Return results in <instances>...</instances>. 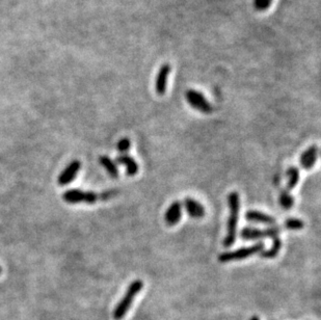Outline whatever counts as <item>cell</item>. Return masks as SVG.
Segmentation results:
<instances>
[{"label":"cell","instance_id":"5b68a950","mask_svg":"<svg viewBox=\"0 0 321 320\" xmlns=\"http://www.w3.org/2000/svg\"><path fill=\"white\" fill-rule=\"evenodd\" d=\"M281 233L278 227L267 228L265 230H259L257 228L245 227L240 232V236L243 240H256L261 238H276Z\"/></svg>","mask_w":321,"mask_h":320},{"label":"cell","instance_id":"9c48e42d","mask_svg":"<svg viewBox=\"0 0 321 320\" xmlns=\"http://www.w3.org/2000/svg\"><path fill=\"white\" fill-rule=\"evenodd\" d=\"M182 217V204L179 201H175L171 204V206L168 208L164 215L165 223L169 226H175L180 221H181Z\"/></svg>","mask_w":321,"mask_h":320},{"label":"cell","instance_id":"6da1fadb","mask_svg":"<svg viewBox=\"0 0 321 320\" xmlns=\"http://www.w3.org/2000/svg\"><path fill=\"white\" fill-rule=\"evenodd\" d=\"M228 203L230 208V215L227 227V235L224 240V247L230 248L234 245L237 236V225L239 221L240 211V198L235 191L228 196Z\"/></svg>","mask_w":321,"mask_h":320},{"label":"cell","instance_id":"7c38bea8","mask_svg":"<svg viewBox=\"0 0 321 320\" xmlns=\"http://www.w3.org/2000/svg\"><path fill=\"white\" fill-rule=\"evenodd\" d=\"M171 72V67L169 65H163L159 73L157 75V79H156V92L158 95H164L166 91V84H168V77L169 74Z\"/></svg>","mask_w":321,"mask_h":320},{"label":"cell","instance_id":"ac0fdd59","mask_svg":"<svg viewBox=\"0 0 321 320\" xmlns=\"http://www.w3.org/2000/svg\"><path fill=\"white\" fill-rule=\"evenodd\" d=\"M284 226L287 230H291V231H300V230H303L305 227V223L300 220V219H295V217H290V219H287L284 223Z\"/></svg>","mask_w":321,"mask_h":320},{"label":"cell","instance_id":"3957f363","mask_svg":"<svg viewBox=\"0 0 321 320\" xmlns=\"http://www.w3.org/2000/svg\"><path fill=\"white\" fill-rule=\"evenodd\" d=\"M264 250V243L258 242L254 246L248 248H241L233 252H226L218 256V261L221 263H227L232 261H239L252 257L256 254H260Z\"/></svg>","mask_w":321,"mask_h":320},{"label":"cell","instance_id":"7402d4cb","mask_svg":"<svg viewBox=\"0 0 321 320\" xmlns=\"http://www.w3.org/2000/svg\"><path fill=\"white\" fill-rule=\"evenodd\" d=\"M1 273H2V268H1V266H0V275H1Z\"/></svg>","mask_w":321,"mask_h":320},{"label":"cell","instance_id":"277c9868","mask_svg":"<svg viewBox=\"0 0 321 320\" xmlns=\"http://www.w3.org/2000/svg\"><path fill=\"white\" fill-rule=\"evenodd\" d=\"M62 199L69 204L85 203L88 205L95 204L100 200V195L93 191H82L80 189H70L62 195Z\"/></svg>","mask_w":321,"mask_h":320},{"label":"cell","instance_id":"ffe728a7","mask_svg":"<svg viewBox=\"0 0 321 320\" xmlns=\"http://www.w3.org/2000/svg\"><path fill=\"white\" fill-rule=\"evenodd\" d=\"M130 148H131V143H130V140L128 138H122L120 142L118 143V150L121 153H123V154H125L126 152L129 151Z\"/></svg>","mask_w":321,"mask_h":320},{"label":"cell","instance_id":"8992f818","mask_svg":"<svg viewBox=\"0 0 321 320\" xmlns=\"http://www.w3.org/2000/svg\"><path fill=\"white\" fill-rule=\"evenodd\" d=\"M186 100L188 104L194 107L195 109L200 110L203 113H210L212 112V106L208 102V100L204 97V95L195 89H189L186 92Z\"/></svg>","mask_w":321,"mask_h":320},{"label":"cell","instance_id":"52a82bcc","mask_svg":"<svg viewBox=\"0 0 321 320\" xmlns=\"http://www.w3.org/2000/svg\"><path fill=\"white\" fill-rule=\"evenodd\" d=\"M80 168H81V163L79 160H73L72 162H70L67 165V168L60 173L57 180L58 184L63 186L73 182L75 180L77 174H78Z\"/></svg>","mask_w":321,"mask_h":320},{"label":"cell","instance_id":"9a60e30c","mask_svg":"<svg viewBox=\"0 0 321 320\" xmlns=\"http://www.w3.org/2000/svg\"><path fill=\"white\" fill-rule=\"evenodd\" d=\"M282 249V240L279 237L274 238V245L273 247L267 250V251H262L260 253V257L264 258V259H273L276 258L278 254L280 253Z\"/></svg>","mask_w":321,"mask_h":320},{"label":"cell","instance_id":"2e32d148","mask_svg":"<svg viewBox=\"0 0 321 320\" xmlns=\"http://www.w3.org/2000/svg\"><path fill=\"white\" fill-rule=\"evenodd\" d=\"M287 176H288V182H287V190H292L300 182V170L295 166H290L287 171Z\"/></svg>","mask_w":321,"mask_h":320},{"label":"cell","instance_id":"5bb4252c","mask_svg":"<svg viewBox=\"0 0 321 320\" xmlns=\"http://www.w3.org/2000/svg\"><path fill=\"white\" fill-rule=\"evenodd\" d=\"M99 162L112 178H117L119 176V170L117 164H115L108 156H101L99 158Z\"/></svg>","mask_w":321,"mask_h":320},{"label":"cell","instance_id":"d6986e66","mask_svg":"<svg viewBox=\"0 0 321 320\" xmlns=\"http://www.w3.org/2000/svg\"><path fill=\"white\" fill-rule=\"evenodd\" d=\"M273 0H254V6L258 10H265L271 6Z\"/></svg>","mask_w":321,"mask_h":320},{"label":"cell","instance_id":"30bf717a","mask_svg":"<svg viewBox=\"0 0 321 320\" xmlns=\"http://www.w3.org/2000/svg\"><path fill=\"white\" fill-rule=\"evenodd\" d=\"M183 204L187 214L192 217V219H202L206 214V210H205L203 205L194 199L186 198Z\"/></svg>","mask_w":321,"mask_h":320},{"label":"cell","instance_id":"4fadbf2b","mask_svg":"<svg viewBox=\"0 0 321 320\" xmlns=\"http://www.w3.org/2000/svg\"><path fill=\"white\" fill-rule=\"evenodd\" d=\"M117 162L120 164H124L126 166V173L128 176H135L138 173L139 166L135 159L127 154H122L118 156Z\"/></svg>","mask_w":321,"mask_h":320},{"label":"cell","instance_id":"44dd1931","mask_svg":"<svg viewBox=\"0 0 321 320\" xmlns=\"http://www.w3.org/2000/svg\"><path fill=\"white\" fill-rule=\"evenodd\" d=\"M251 320H259V317H258V316H253V317L251 318Z\"/></svg>","mask_w":321,"mask_h":320},{"label":"cell","instance_id":"e0dca14e","mask_svg":"<svg viewBox=\"0 0 321 320\" xmlns=\"http://www.w3.org/2000/svg\"><path fill=\"white\" fill-rule=\"evenodd\" d=\"M279 202H280V205L282 207H283L284 209L286 210H289L293 207V205H294V198L291 196L290 194V191L285 189L283 190L281 193L280 195V199H279Z\"/></svg>","mask_w":321,"mask_h":320},{"label":"cell","instance_id":"ba28073f","mask_svg":"<svg viewBox=\"0 0 321 320\" xmlns=\"http://www.w3.org/2000/svg\"><path fill=\"white\" fill-rule=\"evenodd\" d=\"M319 154V149L316 145H312L308 148L301 156L300 163L304 170H311L315 165Z\"/></svg>","mask_w":321,"mask_h":320},{"label":"cell","instance_id":"8fae6325","mask_svg":"<svg viewBox=\"0 0 321 320\" xmlns=\"http://www.w3.org/2000/svg\"><path fill=\"white\" fill-rule=\"evenodd\" d=\"M246 219L247 221L251 223H257V224H264L268 226H275L277 221L275 217L265 214L263 212H260L258 210H249L246 213Z\"/></svg>","mask_w":321,"mask_h":320},{"label":"cell","instance_id":"7a4b0ae2","mask_svg":"<svg viewBox=\"0 0 321 320\" xmlns=\"http://www.w3.org/2000/svg\"><path fill=\"white\" fill-rule=\"evenodd\" d=\"M144 287V283L143 281L140 280H136L129 285L128 287L124 298L119 302V304L115 307L114 310H113V319L115 320H122L125 315L127 314V312L129 311L130 307L132 306V303L135 299V297L137 294L142 291Z\"/></svg>","mask_w":321,"mask_h":320}]
</instances>
